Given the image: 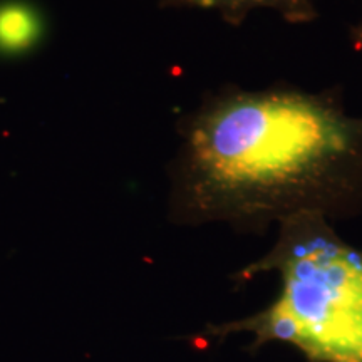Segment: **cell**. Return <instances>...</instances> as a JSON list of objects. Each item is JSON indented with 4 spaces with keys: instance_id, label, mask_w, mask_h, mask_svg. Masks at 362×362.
I'll list each match as a JSON object with an SVG mask.
<instances>
[{
    "instance_id": "obj_4",
    "label": "cell",
    "mask_w": 362,
    "mask_h": 362,
    "mask_svg": "<svg viewBox=\"0 0 362 362\" xmlns=\"http://www.w3.org/2000/svg\"><path fill=\"white\" fill-rule=\"evenodd\" d=\"M40 35L35 8L24 2L0 4V51L22 52L33 47Z\"/></svg>"
},
{
    "instance_id": "obj_5",
    "label": "cell",
    "mask_w": 362,
    "mask_h": 362,
    "mask_svg": "<svg viewBox=\"0 0 362 362\" xmlns=\"http://www.w3.org/2000/svg\"><path fill=\"white\" fill-rule=\"evenodd\" d=\"M352 37H354L357 47L362 51V21L357 25L352 27Z\"/></svg>"
},
{
    "instance_id": "obj_1",
    "label": "cell",
    "mask_w": 362,
    "mask_h": 362,
    "mask_svg": "<svg viewBox=\"0 0 362 362\" xmlns=\"http://www.w3.org/2000/svg\"><path fill=\"white\" fill-rule=\"evenodd\" d=\"M171 214L262 230L298 215L362 210V116L334 93L225 89L181 129Z\"/></svg>"
},
{
    "instance_id": "obj_3",
    "label": "cell",
    "mask_w": 362,
    "mask_h": 362,
    "mask_svg": "<svg viewBox=\"0 0 362 362\" xmlns=\"http://www.w3.org/2000/svg\"><path fill=\"white\" fill-rule=\"evenodd\" d=\"M168 7H198L218 11L225 21L240 24L253 11H274L292 24H305L317 17L314 0H161Z\"/></svg>"
},
{
    "instance_id": "obj_2",
    "label": "cell",
    "mask_w": 362,
    "mask_h": 362,
    "mask_svg": "<svg viewBox=\"0 0 362 362\" xmlns=\"http://www.w3.org/2000/svg\"><path fill=\"white\" fill-rule=\"evenodd\" d=\"M329 221L320 215L282 221L272 250L242 274L277 272L279 296L255 315L211 334L247 332L253 347L288 344L310 362H362V250Z\"/></svg>"
}]
</instances>
